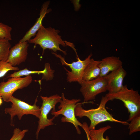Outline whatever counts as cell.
<instances>
[{
  "label": "cell",
  "instance_id": "10",
  "mask_svg": "<svg viewBox=\"0 0 140 140\" xmlns=\"http://www.w3.org/2000/svg\"><path fill=\"white\" fill-rule=\"evenodd\" d=\"M127 74L126 71L122 66L104 77L107 82L108 93H115L122 89L124 86L123 80Z\"/></svg>",
  "mask_w": 140,
  "mask_h": 140
},
{
  "label": "cell",
  "instance_id": "7",
  "mask_svg": "<svg viewBox=\"0 0 140 140\" xmlns=\"http://www.w3.org/2000/svg\"><path fill=\"white\" fill-rule=\"evenodd\" d=\"M53 53L60 59L62 65L69 66L71 69V71L64 67L67 72V80L69 82H77L81 85L82 82V76L84 69L89 63L92 54L91 53L84 60H80L77 56V61H74L71 63H68L65 61L64 58L61 55L54 52Z\"/></svg>",
  "mask_w": 140,
  "mask_h": 140
},
{
  "label": "cell",
  "instance_id": "22",
  "mask_svg": "<svg viewBox=\"0 0 140 140\" xmlns=\"http://www.w3.org/2000/svg\"><path fill=\"white\" fill-rule=\"evenodd\" d=\"M45 66L46 67L47 69V72L45 75L43 76L42 79H46L47 80H51L53 77L54 71L51 69L49 64H46Z\"/></svg>",
  "mask_w": 140,
  "mask_h": 140
},
{
  "label": "cell",
  "instance_id": "4",
  "mask_svg": "<svg viewBox=\"0 0 140 140\" xmlns=\"http://www.w3.org/2000/svg\"><path fill=\"white\" fill-rule=\"evenodd\" d=\"M61 99L60 104L58 106L59 110L57 111H51V114L55 117L60 115L64 116L61 118L62 122H68L73 124L75 127L77 133L80 135L81 131L79 126L81 127L83 124L77 119L75 114V107L81 100L80 99L69 100L66 98L64 94L62 93L61 96Z\"/></svg>",
  "mask_w": 140,
  "mask_h": 140
},
{
  "label": "cell",
  "instance_id": "11",
  "mask_svg": "<svg viewBox=\"0 0 140 140\" xmlns=\"http://www.w3.org/2000/svg\"><path fill=\"white\" fill-rule=\"evenodd\" d=\"M29 45L27 41L19 42L9 50L6 62L15 67L25 61Z\"/></svg>",
  "mask_w": 140,
  "mask_h": 140
},
{
  "label": "cell",
  "instance_id": "3",
  "mask_svg": "<svg viewBox=\"0 0 140 140\" xmlns=\"http://www.w3.org/2000/svg\"><path fill=\"white\" fill-rule=\"evenodd\" d=\"M105 96L110 100L116 99L123 102L130 113L128 119L126 121L127 122L130 121L140 111V95L138 91L132 88L129 89L126 85L119 91L115 93H108Z\"/></svg>",
  "mask_w": 140,
  "mask_h": 140
},
{
  "label": "cell",
  "instance_id": "5",
  "mask_svg": "<svg viewBox=\"0 0 140 140\" xmlns=\"http://www.w3.org/2000/svg\"><path fill=\"white\" fill-rule=\"evenodd\" d=\"M42 101V105L40 108V114L39 117L38 125L36 133V138H38L40 130L46 127L54 124L53 121L55 117L48 119V114L52 109V111H55L56 104L60 102L61 99V96L57 95H53L49 97L40 96Z\"/></svg>",
  "mask_w": 140,
  "mask_h": 140
},
{
  "label": "cell",
  "instance_id": "6",
  "mask_svg": "<svg viewBox=\"0 0 140 140\" xmlns=\"http://www.w3.org/2000/svg\"><path fill=\"white\" fill-rule=\"evenodd\" d=\"M37 101V97L34 104L31 105L12 96L9 101V102L12 103L11 107L6 108L4 110L5 113L10 115L11 121L16 115L17 116L20 120L25 115L31 114L39 118L40 111L39 106L36 105Z\"/></svg>",
  "mask_w": 140,
  "mask_h": 140
},
{
  "label": "cell",
  "instance_id": "8",
  "mask_svg": "<svg viewBox=\"0 0 140 140\" xmlns=\"http://www.w3.org/2000/svg\"><path fill=\"white\" fill-rule=\"evenodd\" d=\"M32 81V77L30 75L24 78L11 77L7 81L0 83V96L4 101L9 102L15 91L27 87Z\"/></svg>",
  "mask_w": 140,
  "mask_h": 140
},
{
  "label": "cell",
  "instance_id": "24",
  "mask_svg": "<svg viewBox=\"0 0 140 140\" xmlns=\"http://www.w3.org/2000/svg\"><path fill=\"white\" fill-rule=\"evenodd\" d=\"M2 97L0 96V106H1L2 103Z\"/></svg>",
  "mask_w": 140,
  "mask_h": 140
},
{
  "label": "cell",
  "instance_id": "20",
  "mask_svg": "<svg viewBox=\"0 0 140 140\" xmlns=\"http://www.w3.org/2000/svg\"><path fill=\"white\" fill-rule=\"evenodd\" d=\"M17 67H14L10 64L5 61L0 62V78L4 76L6 73L10 70L19 71Z\"/></svg>",
  "mask_w": 140,
  "mask_h": 140
},
{
  "label": "cell",
  "instance_id": "15",
  "mask_svg": "<svg viewBox=\"0 0 140 140\" xmlns=\"http://www.w3.org/2000/svg\"><path fill=\"white\" fill-rule=\"evenodd\" d=\"M111 126L107 125L97 129L89 130V135L91 140H110L108 136L106 138L103 137L104 133L111 128Z\"/></svg>",
  "mask_w": 140,
  "mask_h": 140
},
{
  "label": "cell",
  "instance_id": "12",
  "mask_svg": "<svg viewBox=\"0 0 140 140\" xmlns=\"http://www.w3.org/2000/svg\"><path fill=\"white\" fill-rule=\"evenodd\" d=\"M50 2V1H47L43 3L40 10L39 17L34 25L26 32L19 42L28 41L32 37L35 36L38 31L43 25L42 22L46 15L51 11V9H48Z\"/></svg>",
  "mask_w": 140,
  "mask_h": 140
},
{
  "label": "cell",
  "instance_id": "9",
  "mask_svg": "<svg viewBox=\"0 0 140 140\" xmlns=\"http://www.w3.org/2000/svg\"><path fill=\"white\" fill-rule=\"evenodd\" d=\"M80 91L84 102L95 100L97 95L107 90V83L104 77L98 78L88 81L83 80Z\"/></svg>",
  "mask_w": 140,
  "mask_h": 140
},
{
  "label": "cell",
  "instance_id": "14",
  "mask_svg": "<svg viewBox=\"0 0 140 140\" xmlns=\"http://www.w3.org/2000/svg\"><path fill=\"white\" fill-rule=\"evenodd\" d=\"M100 61H96L93 58L90 59V61L86 66L82 76V80L88 81L94 79L99 77L100 69L99 67Z\"/></svg>",
  "mask_w": 140,
  "mask_h": 140
},
{
  "label": "cell",
  "instance_id": "21",
  "mask_svg": "<svg viewBox=\"0 0 140 140\" xmlns=\"http://www.w3.org/2000/svg\"><path fill=\"white\" fill-rule=\"evenodd\" d=\"M28 131L27 129L21 130L18 128H16L14 130L13 135L10 140H22Z\"/></svg>",
  "mask_w": 140,
  "mask_h": 140
},
{
  "label": "cell",
  "instance_id": "17",
  "mask_svg": "<svg viewBox=\"0 0 140 140\" xmlns=\"http://www.w3.org/2000/svg\"><path fill=\"white\" fill-rule=\"evenodd\" d=\"M130 121V122L128 125L129 135L140 131V111L137 113Z\"/></svg>",
  "mask_w": 140,
  "mask_h": 140
},
{
  "label": "cell",
  "instance_id": "18",
  "mask_svg": "<svg viewBox=\"0 0 140 140\" xmlns=\"http://www.w3.org/2000/svg\"><path fill=\"white\" fill-rule=\"evenodd\" d=\"M46 72V69L45 67L44 69L42 71H31L28 69L26 68L22 70L15 72L10 74L8 77H19L23 76H26L31 74H34L42 73L43 75L45 74Z\"/></svg>",
  "mask_w": 140,
  "mask_h": 140
},
{
  "label": "cell",
  "instance_id": "2",
  "mask_svg": "<svg viewBox=\"0 0 140 140\" xmlns=\"http://www.w3.org/2000/svg\"><path fill=\"white\" fill-rule=\"evenodd\" d=\"M60 32L58 30H55L51 27L45 28L42 25L37 32L34 38L29 41L30 43L38 45L43 49V53L46 49L51 50L55 52L58 51H60L65 55L66 52L61 49L60 45L65 47L66 44L65 41L58 34Z\"/></svg>",
  "mask_w": 140,
  "mask_h": 140
},
{
  "label": "cell",
  "instance_id": "13",
  "mask_svg": "<svg viewBox=\"0 0 140 140\" xmlns=\"http://www.w3.org/2000/svg\"><path fill=\"white\" fill-rule=\"evenodd\" d=\"M122 66V62L119 57H106L100 61L99 67L100 69L99 77H104L110 72H113Z\"/></svg>",
  "mask_w": 140,
  "mask_h": 140
},
{
  "label": "cell",
  "instance_id": "19",
  "mask_svg": "<svg viewBox=\"0 0 140 140\" xmlns=\"http://www.w3.org/2000/svg\"><path fill=\"white\" fill-rule=\"evenodd\" d=\"M12 28L7 25L0 22V37L10 41L12 39L11 32Z\"/></svg>",
  "mask_w": 140,
  "mask_h": 140
},
{
  "label": "cell",
  "instance_id": "16",
  "mask_svg": "<svg viewBox=\"0 0 140 140\" xmlns=\"http://www.w3.org/2000/svg\"><path fill=\"white\" fill-rule=\"evenodd\" d=\"M9 41L0 37V62L6 61L11 46Z\"/></svg>",
  "mask_w": 140,
  "mask_h": 140
},
{
  "label": "cell",
  "instance_id": "23",
  "mask_svg": "<svg viewBox=\"0 0 140 140\" xmlns=\"http://www.w3.org/2000/svg\"><path fill=\"white\" fill-rule=\"evenodd\" d=\"M82 127L85 131L87 138V140H91L89 135V130L88 128V126L86 122H83Z\"/></svg>",
  "mask_w": 140,
  "mask_h": 140
},
{
  "label": "cell",
  "instance_id": "1",
  "mask_svg": "<svg viewBox=\"0 0 140 140\" xmlns=\"http://www.w3.org/2000/svg\"><path fill=\"white\" fill-rule=\"evenodd\" d=\"M109 101V99L106 96H103L98 107L88 110L84 109L82 107V103L87 102L78 103L75 109V116L80 118L86 116L89 119L90 122L88 126L89 130L95 129L97 125L106 121L117 122L125 125H128L129 123L128 122L115 119L107 110L106 108V104Z\"/></svg>",
  "mask_w": 140,
  "mask_h": 140
}]
</instances>
